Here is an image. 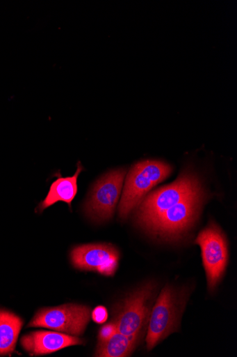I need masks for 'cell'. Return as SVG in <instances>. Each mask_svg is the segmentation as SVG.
<instances>
[{
	"instance_id": "6da1fadb",
	"label": "cell",
	"mask_w": 237,
	"mask_h": 357,
	"mask_svg": "<svg viewBox=\"0 0 237 357\" xmlns=\"http://www.w3.org/2000/svg\"><path fill=\"white\" fill-rule=\"evenodd\" d=\"M172 168L164 162L147 160L135 165L127 175L119 215L126 219L130 212L138 206L145 195L155 185L171 174Z\"/></svg>"
},
{
	"instance_id": "7a4b0ae2",
	"label": "cell",
	"mask_w": 237,
	"mask_h": 357,
	"mask_svg": "<svg viewBox=\"0 0 237 357\" xmlns=\"http://www.w3.org/2000/svg\"><path fill=\"white\" fill-rule=\"evenodd\" d=\"M204 201L202 188L145 225L152 234L167 240L181 238L193 226Z\"/></svg>"
},
{
	"instance_id": "3957f363",
	"label": "cell",
	"mask_w": 237,
	"mask_h": 357,
	"mask_svg": "<svg viewBox=\"0 0 237 357\" xmlns=\"http://www.w3.org/2000/svg\"><path fill=\"white\" fill-rule=\"evenodd\" d=\"M186 298L172 287L166 286L152 310L147 336L149 351L177 331Z\"/></svg>"
},
{
	"instance_id": "277c9868",
	"label": "cell",
	"mask_w": 237,
	"mask_h": 357,
	"mask_svg": "<svg viewBox=\"0 0 237 357\" xmlns=\"http://www.w3.org/2000/svg\"><path fill=\"white\" fill-rule=\"evenodd\" d=\"M156 286L147 283L134 291L121 304L114 321L117 332L142 338L149 324Z\"/></svg>"
},
{
	"instance_id": "5b68a950",
	"label": "cell",
	"mask_w": 237,
	"mask_h": 357,
	"mask_svg": "<svg viewBox=\"0 0 237 357\" xmlns=\"http://www.w3.org/2000/svg\"><path fill=\"white\" fill-rule=\"evenodd\" d=\"M201 188L195 175L189 172L183 173L174 183L152 192L145 198L137 213L139 222L145 226Z\"/></svg>"
},
{
	"instance_id": "8992f818",
	"label": "cell",
	"mask_w": 237,
	"mask_h": 357,
	"mask_svg": "<svg viewBox=\"0 0 237 357\" xmlns=\"http://www.w3.org/2000/svg\"><path fill=\"white\" fill-rule=\"evenodd\" d=\"M90 318V309L85 305L69 304L41 310L28 327L45 328L74 336L81 335Z\"/></svg>"
},
{
	"instance_id": "52a82bcc",
	"label": "cell",
	"mask_w": 237,
	"mask_h": 357,
	"mask_svg": "<svg viewBox=\"0 0 237 357\" xmlns=\"http://www.w3.org/2000/svg\"><path fill=\"white\" fill-rule=\"evenodd\" d=\"M126 170L112 171L94 185L84 210L85 214L97 222L112 218L119 202Z\"/></svg>"
},
{
	"instance_id": "ba28073f",
	"label": "cell",
	"mask_w": 237,
	"mask_h": 357,
	"mask_svg": "<svg viewBox=\"0 0 237 357\" xmlns=\"http://www.w3.org/2000/svg\"><path fill=\"white\" fill-rule=\"evenodd\" d=\"M195 243L202 250L209 287L215 289L221 280L228 262V248L224 235L215 223L210 224L201 231Z\"/></svg>"
},
{
	"instance_id": "9c48e42d",
	"label": "cell",
	"mask_w": 237,
	"mask_h": 357,
	"mask_svg": "<svg viewBox=\"0 0 237 357\" xmlns=\"http://www.w3.org/2000/svg\"><path fill=\"white\" fill-rule=\"evenodd\" d=\"M71 257L77 269L113 276L118 267L120 253L110 244H90L76 247Z\"/></svg>"
},
{
	"instance_id": "30bf717a",
	"label": "cell",
	"mask_w": 237,
	"mask_h": 357,
	"mask_svg": "<svg viewBox=\"0 0 237 357\" xmlns=\"http://www.w3.org/2000/svg\"><path fill=\"white\" fill-rule=\"evenodd\" d=\"M84 341L70 335L38 331L23 337L21 344L31 355H44L59 351L63 348L81 345Z\"/></svg>"
},
{
	"instance_id": "8fae6325",
	"label": "cell",
	"mask_w": 237,
	"mask_h": 357,
	"mask_svg": "<svg viewBox=\"0 0 237 357\" xmlns=\"http://www.w3.org/2000/svg\"><path fill=\"white\" fill-rule=\"evenodd\" d=\"M82 171L83 167L81 163H79L78 169L74 176L66 178L60 177L55 181L51 185L47 198L39 205V212L42 213L59 202H65L71 207L72 202L77 194V180Z\"/></svg>"
},
{
	"instance_id": "7c38bea8",
	"label": "cell",
	"mask_w": 237,
	"mask_h": 357,
	"mask_svg": "<svg viewBox=\"0 0 237 357\" xmlns=\"http://www.w3.org/2000/svg\"><path fill=\"white\" fill-rule=\"evenodd\" d=\"M140 338L126 336L117 332L105 342H98L95 356L125 357L129 356L136 349Z\"/></svg>"
},
{
	"instance_id": "4fadbf2b",
	"label": "cell",
	"mask_w": 237,
	"mask_h": 357,
	"mask_svg": "<svg viewBox=\"0 0 237 357\" xmlns=\"http://www.w3.org/2000/svg\"><path fill=\"white\" fill-rule=\"evenodd\" d=\"M22 324L23 321L18 316L0 310V354L14 351Z\"/></svg>"
},
{
	"instance_id": "5bb4252c",
	"label": "cell",
	"mask_w": 237,
	"mask_h": 357,
	"mask_svg": "<svg viewBox=\"0 0 237 357\" xmlns=\"http://www.w3.org/2000/svg\"><path fill=\"white\" fill-rule=\"evenodd\" d=\"M117 327L113 321L101 328L99 332L98 342H105L110 340L116 333Z\"/></svg>"
},
{
	"instance_id": "9a60e30c",
	"label": "cell",
	"mask_w": 237,
	"mask_h": 357,
	"mask_svg": "<svg viewBox=\"0 0 237 357\" xmlns=\"http://www.w3.org/2000/svg\"><path fill=\"white\" fill-rule=\"evenodd\" d=\"M92 317L96 323L103 324L108 319V310L103 306H98L93 310Z\"/></svg>"
}]
</instances>
